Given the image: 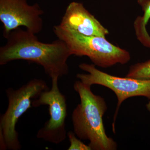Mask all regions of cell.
I'll return each mask as SVG.
<instances>
[{
	"instance_id": "277c9868",
	"label": "cell",
	"mask_w": 150,
	"mask_h": 150,
	"mask_svg": "<svg viewBox=\"0 0 150 150\" xmlns=\"http://www.w3.org/2000/svg\"><path fill=\"white\" fill-rule=\"evenodd\" d=\"M58 39L67 44L72 55L86 56L95 66L107 68L117 64H125L130 61V54L113 45L105 37L87 36L60 25L54 26Z\"/></svg>"
},
{
	"instance_id": "ba28073f",
	"label": "cell",
	"mask_w": 150,
	"mask_h": 150,
	"mask_svg": "<svg viewBox=\"0 0 150 150\" xmlns=\"http://www.w3.org/2000/svg\"><path fill=\"white\" fill-rule=\"evenodd\" d=\"M60 26L87 36L105 37L109 31L81 3L73 2L67 7Z\"/></svg>"
},
{
	"instance_id": "8fae6325",
	"label": "cell",
	"mask_w": 150,
	"mask_h": 150,
	"mask_svg": "<svg viewBox=\"0 0 150 150\" xmlns=\"http://www.w3.org/2000/svg\"><path fill=\"white\" fill-rule=\"evenodd\" d=\"M67 136L70 142V146L68 150H91L88 145L84 144L81 139H79L76 137L74 132L69 131L67 133Z\"/></svg>"
},
{
	"instance_id": "52a82bcc",
	"label": "cell",
	"mask_w": 150,
	"mask_h": 150,
	"mask_svg": "<svg viewBox=\"0 0 150 150\" xmlns=\"http://www.w3.org/2000/svg\"><path fill=\"white\" fill-rule=\"evenodd\" d=\"M43 13L38 4L29 5L27 0H0V21L4 26V37L6 38L12 31L21 26L34 34L41 32Z\"/></svg>"
},
{
	"instance_id": "8992f818",
	"label": "cell",
	"mask_w": 150,
	"mask_h": 150,
	"mask_svg": "<svg viewBox=\"0 0 150 150\" xmlns=\"http://www.w3.org/2000/svg\"><path fill=\"white\" fill-rule=\"evenodd\" d=\"M59 78L51 79V88L42 92L32 103V106L35 107L48 105L50 118L38 131L36 137L38 139L55 144L64 142L67 136V100L59 89Z\"/></svg>"
},
{
	"instance_id": "3957f363",
	"label": "cell",
	"mask_w": 150,
	"mask_h": 150,
	"mask_svg": "<svg viewBox=\"0 0 150 150\" xmlns=\"http://www.w3.org/2000/svg\"><path fill=\"white\" fill-rule=\"evenodd\" d=\"M49 89L45 81L34 79L17 89L8 88L6 90L8 105L0 119V150L21 149L16 123L22 115L32 107V99Z\"/></svg>"
},
{
	"instance_id": "7a4b0ae2",
	"label": "cell",
	"mask_w": 150,
	"mask_h": 150,
	"mask_svg": "<svg viewBox=\"0 0 150 150\" xmlns=\"http://www.w3.org/2000/svg\"><path fill=\"white\" fill-rule=\"evenodd\" d=\"M74 89L81 102L73 110L72 122L74 132L81 140H88L92 150H115L117 144L105 133L103 117L107 110L106 102L101 96L94 94L91 87L77 81Z\"/></svg>"
},
{
	"instance_id": "7c38bea8",
	"label": "cell",
	"mask_w": 150,
	"mask_h": 150,
	"mask_svg": "<svg viewBox=\"0 0 150 150\" xmlns=\"http://www.w3.org/2000/svg\"><path fill=\"white\" fill-rule=\"evenodd\" d=\"M146 108L147 109V110H149V111L150 112V100H149V102L148 103L146 104Z\"/></svg>"
},
{
	"instance_id": "9c48e42d",
	"label": "cell",
	"mask_w": 150,
	"mask_h": 150,
	"mask_svg": "<svg viewBox=\"0 0 150 150\" xmlns=\"http://www.w3.org/2000/svg\"><path fill=\"white\" fill-rule=\"evenodd\" d=\"M126 77L140 80H150V60L131 66Z\"/></svg>"
},
{
	"instance_id": "30bf717a",
	"label": "cell",
	"mask_w": 150,
	"mask_h": 150,
	"mask_svg": "<svg viewBox=\"0 0 150 150\" xmlns=\"http://www.w3.org/2000/svg\"><path fill=\"white\" fill-rule=\"evenodd\" d=\"M138 2L144 12V16L138 19L141 21L142 31L146 32V26L150 19V0H138Z\"/></svg>"
},
{
	"instance_id": "6da1fadb",
	"label": "cell",
	"mask_w": 150,
	"mask_h": 150,
	"mask_svg": "<svg viewBox=\"0 0 150 150\" xmlns=\"http://www.w3.org/2000/svg\"><path fill=\"white\" fill-rule=\"evenodd\" d=\"M0 48V65L16 60H25L42 66L51 79L67 76V61L72 54L67 44L58 39L51 43L39 40L35 34L20 28L13 30Z\"/></svg>"
},
{
	"instance_id": "5b68a950",
	"label": "cell",
	"mask_w": 150,
	"mask_h": 150,
	"mask_svg": "<svg viewBox=\"0 0 150 150\" xmlns=\"http://www.w3.org/2000/svg\"><path fill=\"white\" fill-rule=\"evenodd\" d=\"M79 67L81 69L88 73L77 75V77L83 83L91 87L95 84L104 86L111 89L116 95L118 103L112 124L113 129L119 108L125 100L135 96L145 97L150 100V80L115 76L97 69L94 64L82 63Z\"/></svg>"
}]
</instances>
